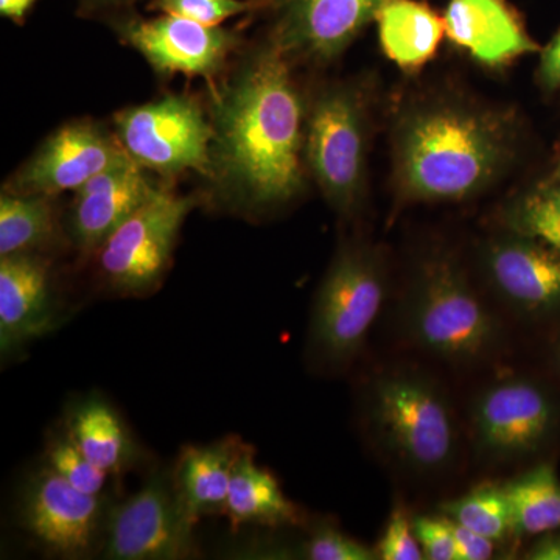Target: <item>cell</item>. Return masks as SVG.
<instances>
[{"label": "cell", "instance_id": "cell-26", "mask_svg": "<svg viewBox=\"0 0 560 560\" xmlns=\"http://www.w3.org/2000/svg\"><path fill=\"white\" fill-rule=\"evenodd\" d=\"M442 515L497 544L514 536L510 501L503 485H480L459 499L441 504Z\"/></svg>", "mask_w": 560, "mask_h": 560}, {"label": "cell", "instance_id": "cell-4", "mask_svg": "<svg viewBox=\"0 0 560 560\" xmlns=\"http://www.w3.org/2000/svg\"><path fill=\"white\" fill-rule=\"evenodd\" d=\"M363 411L372 441L401 469L433 475L455 463L458 422L447 394L430 375L408 368L375 375L364 390Z\"/></svg>", "mask_w": 560, "mask_h": 560}, {"label": "cell", "instance_id": "cell-19", "mask_svg": "<svg viewBox=\"0 0 560 560\" xmlns=\"http://www.w3.org/2000/svg\"><path fill=\"white\" fill-rule=\"evenodd\" d=\"M245 448L232 440L187 447L180 455L176 486L187 517L224 514L235 463Z\"/></svg>", "mask_w": 560, "mask_h": 560}, {"label": "cell", "instance_id": "cell-30", "mask_svg": "<svg viewBox=\"0 0 560 560\" xmlns=\"http://www.w3.org/2000/svg\"><path fill=\"white\" fill-rule=\"evenodd\" d=\"M378 559L422 560L423 552L412 529V518L401 506L393 508L377 547Z\"/></svg>", "mask_w": 560, "mask_h": 560}, {"label": "cell", "instance_id": "cell-25", "mask_svg": "<svg viewBox=\"0 0 560 560\" xmlns=\"http://www.w3.org/2000/svg\"><path fill=\"white\" fill-rule=\"evenodd\" d=\"M508 232L560 250V178L547 180L508 202L500 213Z\"/></svg>", "mask_w": 560, "mask_h": 560}, {"label": "cell", "instance_id": "cell-6", "mask_svg": "<svg viewBox=\"0 0 560 560\" xmlns=\"http://www.w3.org/2000/svg\"><path fill=\"white\" fill-rule=\"evenodd\" d=\"M370 110L353 84H330L312 101L305 153L324 197L341 217L359 212L366 183Z\"/></svg>", "mask_w": 560, "mask_h": 560}, {"label": "cell", "instance_id": "cell-16", "mask_svg": "<svg viewBox=\"0 0 560 560\" xmlns=\"http://www.w3.org/2000/svg\"><path fill=\"white\" fill-rule=\"evenodd\" d=\"M445 35L475 61L497 69L540 50L508 0H451Z\"/></svg>", "mask_w": 560, "mask_h": 560}, {"label": "cell", "instance_id": "cell-18", "mask_svg": "<svg viewBox=\"0 0 560 560\" xmlns=\"http://www.w3.org/2000/svg\"><path fill=\"white\" fill-rule=\"evenodd\" d=\"M127 40L162 72L209 75L226 57L232 36L219 27L165 14L132 22L127 27Z\"/></svg>", "mask_w": 560, "mask_h": 560}, {"label": "cell", "instance_id": "cell-9", "mask_svg": "<svg viewBox=\"0 0 560 560\" xmlns=\"http://www.w3.org/2000/svg\"><path fill=\"white\" fill-rule=\"evenodd\" d=\"M119 142L140 167L165 173L205 172L210 165L213 128L187 97L161 98L117 116Z\"/></svg>", "mask_w": 560, "mask_h": 560}, {"label": "cell", "instance_id": "cell-34", "mask_svg": "<svg viewBox=\"0 0 560 560\" xmlns=\"http://www.w3.org/2000/svg\"><path fill=\"white\" fill-rule=\"evenodd\" d=\"M525 559L560 560V529L540 534L525 552Z\"/></svg>", "mask_w": 560, "mask_h": 560}, {"label": "cell", "instance_id": "cell-3", "mask_svg": "<svg viewBox=\"0 0 560 560\" xmlns=\"http://www.w3.org/2000/svg\"><path fill=\"white\" fill-rule=\"evenodd\" d=\"M400 326L416 348L455 366L492 360L504 331L451 253L434 250L419 261L400 305Z\"/></svg>", "mask_w": 560, "mask_h": 560}, {"label": "cell", "instance_id": "cell-21", "mask_svg": "<svg viewBox=\"0 0 560 560\" xmlns=\"http://www.w3.org/2000/svg\"><path fill=\"white\" fill-rule=\"evenodd\" d=\"M68 436L91 463L109 475H119L138 456L130 431L110 405L83 400L70 412Z\"/></svg>", "mask_w": 560, "mask_h": 560}, {"label": "cell", "instance_id": "cell-5", "mask_svg": "<svg viewBox=\"0 0 560 560\" xmlns=\"http://www.w3.org/2000/svg\"><path fill=\"white\" fill-rule=\"evenodd\" d=\"M388 294L381 248L345 243L331 260L313 304L308 348L319 366L337 371L359 357Z\"/></svg>", "mask_w": 560, "mask_h": 560}, {"label": "cell", "instance_id": "cell-22", "mask_svg": "<svg viewBox=\"0 0 560 560\" xmlns=\"http://www.w3.org/2000/svg\"><path fill=\"white\" fill-rule=\"evenodd\" d=\"M224 514L235 525H294L300 521L294 503L283 493L270 471L254 463L253 455L243 451L235 463Z\"/></svg>", "mask_w": 560, "mask_h": 560}, {"label": "cell", "instance_id": "cell-23", "mask_svg": "<svg viewBox=\"0 0 560 560\" xmlns=\"http://www.w3.org/2000/svg\"><path fill=\"white\" fill-rule=\"evenodd\" d=\"M514 536L530 537L560 529V481L555 467L539 464L504 482Z\"/></svg>", "mask_w": 560, "mask_h": 560}, {"label": "cell", "instance_id": "cell-33", "mask_svg": "<svg viewBox=\"0 0 560 560\" xmlns=\"http://www.w3.org/2000/svg\"><path fill=\"white\" fill-rule=\"evenodd\" d=\"M539 80L545 90H556L560 86V32L541 51Z\"/></svg>", "mask_w": 560, "mask_h": 560}, {"label": "cell", "instance_id": "cell-20", "mask_svg": "<svg viewBox=\"0 0 560 560\" xmlns=\"http://www.w3.org/2000/svg\"><path fill=\"white\" fill-rule=\"evenodd\" d=\"M375 22L386 57L408 72L425 66L445 35L444 16L419 0H385Z\"/></svg>", "mask_w": 560, "mask_h": 560}, {"label": "cell", "instance_id": "cell-15", "mask_svg": "<svg viewBox=\"0 0 560 560\" xmlns=\"http://www.w3.org/2000/svg\"><path fill=\"white\" fill-rule=\"evenodd\" d=\"M50 276L38 257H0V352L13 355L57 326Z\"/></svg>", "mask_w": 560, "mask_h": 560}, {"label": "cell", "instance_id": "cell-13", "mask_svg": "<svg viewBox=\"0 0 560 560\" xmlns=\"http://www.w3.org/2000/svg\"><path fill=\"white\" fill-rule=\"evenodd\" d=\"M120 142L86 124H72L55 132L18 175L9 191L55 195L80 189L94 176L130 160Z\"/></svg>", "mask_w": 560, "mask_h": 560}, {"label": "cell", "instance_id": "cell-37", "mask_svg": "<svg viewBox=\"0 0 560 560\" xmlns=\"http://www.w3.org/2000/svg\"><path fill=\"white\" fill-rule=\"evenodd\" d=\"M257 2H267V0H257Z\"/></svg>", "mask_w": 560, "mask_h": 560}, {"label": "cell", "instance_id": "cell-8", "mask_svg": "<svg viewBox=\"0 0 560 560\" xmlns=\"http://www.w3.org/2000/svg\"><path fill=\"white\" fill-rule=\"evenodd\" d=\"M194 528L180 503L176 478L156 471L135 495L109 512L105 558L186 559L194 552Z\"/></svg>", "mask_w": 560, "mask_h": 560}, {"label": "cell", "instance_id": "cell-14", "mask_svg": "<svg viewBox=\"0 0 560 560\" xmlns=\"http://www.w3.org/2000/svg\"><path fill=\"white\" fill-rule=\"evenodd\" d=\"M385 0H278L275 43L290 58L327 65L345 54Z\"/></svg>", "mask_w": 560, "mask_h": 560}, {"label": "cell", "instance_id": "cell-31", "mask_svg": "<svg viewBox=\"0 0 560 560\" xmlns=\"http://www.w3.org/2000/svg\"><path fill=\"white\" fill-rule=\"evenodd\" d=\"M423 558L429 560H458L455 534L451 518L445 515H418L412 518Z\"/></svg>", "mask_w": 560, "mask_h": 560}, {"label": "cell", "instance_id": "cell-2", "mask_svg": "<svg viewBox=\"0 0 560 560\" xmlns=\"http://www.w3.org/2000/svg\"><path fill=\"white\" fill-rule=\"evenodd\" d=\"M506 110L464 102H423L405 110L393 132L397 201L455 202L481 195L515 154Z\"/></svg>", "mask_w": 560, "mask_h": 560}, {"label": "cell", "instance_id": "cell-29", "mask_svg": "<svg viewBox=\"0 0 560 560\" xmlns=\"http://www.w3.org/2000/svg\"><path fill=\"white\" fill-rule=\"evenodd\" d=\"M151 9L219 27L221 22L248 9V3L241 0H156Z\"/></svg>", "mask_w": 560, "mask_h": 560}, {"label": "cell", "instance_id": "cell-10", "mask_svg": "<svg viewBox=\"0 0 560 560\" xmlns=\"http://www.w3.org/2000/svg\"><path fill=\"white\" fill-rule=\"evenodd\" d=\"M555 419V405L539 385L528 378L504 377L475 399L471 436L481 458L510 463L539 451Z\"/></svg>", "mask_w": 560, "mask_h": 560}, {"label": "cell", "instance_id": "cell-35", "mask_svg": "<svg viewBox=\"0 0 560 560\" xmlns=\"http://www.w3.org/2000/svg\"><path fill=\"white\" fill-rule=\"evenodd\" d=\"M35 2L36 0H0V13L3 18L20 22Z\"/></svg>", "mask_w": 560, "mask_h": 560}, {"label": "cell", "instance_id": "cell-24", "mask_svg": "<svg viewBox=\"0 0 560 560\" xmlns=\"http://www.w3.org/2000/svg\"><path fill=\"white\" fill-rule=\"evenodd\" d=\"M57 231L47 195L5 190L0 197V257L28 254L49 243Z\"/></svg>", "mask_w": 560, "mask_h": 560}, {"label": "cell", "instance_id": "cell-1", "mask_svg": "<svg viewBox=\"0 0 560 560\" xmlns=\"http://www.w3.org/2000/svg\"><path fill=\"white\" fill-rule=\"evenodd\" d=\"M213 119V158L246 201L267 208L300 194L304 110L289 57L275 40L232 80Z\"/></svg>", "mask_w": 560, "mask_h": 560}, {"label": "cell", "instance_id": "cell-36", "mask_svg": "<svg viewBox=\"0 0 560 560\" xmlns=\"http://www.w3.org/2000/svg\"><path fill=\"white\" fill-rule=\"evenodd\" d=\"M556 176L560 178V153H559V162H558V172H556Z\"/></svg>", "mask_w": 560, "mask_h": 560}, {"label": "cell", "instance_id": "cell-7", "mask_svg": "<svg viewBox=\"0 0 560 560\" xmlns=\"http://www.w3.org/2000/svg\"><path fill=\"white\" fill-rule=\"evenodd\" d=\"M195 202L158 189L98 249L106 282L120 293H145L167 270L176 238Z\"/></svg>", "mask_w": 560, "mask_h": 560}, {"label": "cell", "instance_id": "cell-28", "mask_svg": "<svg viewBox=\"0 0 560 560\" xmlns=\"http://www.w3.org/2000/svg\"><path fill=\"white\" fill-rule=\"evenodd\" d=\"M302 558L308 560H375L377 551L352 539L331 525H318L302 545Z\"/></svg>", "mask_w": 560, "mask_h": 560}, {"label": "cell", "instance_id": "cell-11", "mask_svg": "<svg viewBox=\"0 0 560 560\" xmlns=\"http://www.w3.org/2000/svg\"><path fill=\"white\" fill-rule=\"evenodd\" d=\"M24 529L47 551L80 559L101 537V497L88 495L62 480L49 466L28 481L21 503Z\"/></svg>", "mask_w": 560, "mask_h": 560}, {"label": "cell", "instance_id": "cell-12", "mask_svg": "<svg viewBox=\"0 0 560 560\" xmlns=\"http://www.w3.org/2000/svg\"><path fill=\"white\" fill-rule=\"evenodd\" d=\"M482 270L493 293L521 315L560 308V250L508 232L490 238L481 253Z\"/></svg>", "mask_w": 560, "mask_h": 560}, {"label": "cell", "instance_id": "cell-27", "mask_svg": "<svg viewBox=\"0 0 560 560\" xmlns=\"http://www.w3.org/2000/svg\"><path fill=\"white\" fill-rule=\"evenodd\" d=\"M47 466L72 488L88 495L101 497L109 474L91 463L69 436L55 438L47 448Z\"/></svg>", "mask_w": 560, "mask_h": 560}, {"label": "cell", "instance_id": "cell-17", "mask_svg": "<svg viewBox=\"0 0 560 560\" xmlns=\"http://www.w3.org/2000/svg\"><path fill=\"white\" fill-rule=\"evenodd\" d=\"M158 190L130 158L75 190L70 231L81 249H101L110 234Z\"/></svg>", "mask_w": 560, "mask_h": 560}, {"label": "cell", "instance_id": "cell-32", "mask_svg": "<svg viewBox=\"0 0 560 560\" xmlns=\"http://www.w3.org/2000/svg\"><path fill=\"white\" fill-rule=\"evenodd\" d=\"M452 522V521H451ZM458 560H488L495 556L497 541L452 522Z\"/></svg>", "mask_w": 560, "mask_h": 560}]
</instances>
